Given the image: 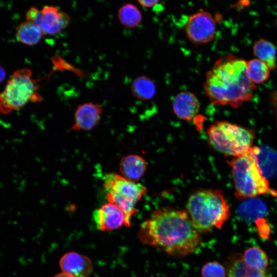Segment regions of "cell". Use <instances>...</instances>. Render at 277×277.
Wrapping results in <instances>:
<instances>
[{
  "instance_id": "obj_1",
  "label": "cell",
  "mask_w": 277,
  "mask_h": 277,
  "mask_svg": "<svg viewBox=\"0 0 277 277\" xmlns=\"http://www.w3.org/2000/svg\"><path fill=\"white\" fill-rule=\"evenodd\" d=\"M137 236L142 243L175 256L190 254L201 241L187 212L167 207L153 211L141 225Z\"/></svg>"
},
{
  "instance_id": "obj_2",
  "label": "cell",
  "mask_w": 277,
  "mask_h": 277,
  "mask_svg": "<svg viewBox=\"0 0 277 277\" xmlns=\"http://www.w3.org/2000/svg\"><path fill=\"white\" fill-rule=\"evenodd\" d=\"M247 62L232 54L219 58L206 74L204 91L214 105L241 106L256 88L247 74Z\"/></svg>"
},
{
  "instance_id": "obj_3",
  "label": "cell",
  "mask_w": 277,
  "mask_h": 277,
  "mask_svg": "<svg viewBox=\"0 0 277 277\" xmlns=\"http://www.w3.org/2000/svg\"><path fill=\"white\" fill-rule=\"evenodd\" d=\"M186 208L194 226L200 232L221 228L230 216L229 207L219 189L200 190L189 196Z\"/></svg>"
},
{
  "instance_id": "obj_4",
  "label": "cell",
  "mask_w": 277,
  "mask_h": 277,
  "mask_svg": "<svg viewBox=\"0 0 277 277\" xmlns=\"http://www.w3.org/2000/svg\"><path fill=\"white\" fill-rule=\"evenodd\" d=\"M260 148L252 147L246 153L228 162L231 170L235 195L239 199L254 197L270 189L259 164Z\"/></svg>"
},
{
  "instance_id": "obj_5",
  "label": "cell",
  "mask_w": 277,
  "mask_h": 277,
  "mask_svg": "<svg viewBox=\"0 0 277 277\" xmlns=\"http://www.w3.org/2000/svg\"><path fill=\"white\" fill-rule=\"evenodd\" d=\"M207 137L216 151L234 157L248 152L252 147L255 134L246 128L226 121H219L209 127Z\"/></svg>"
},
{
  "instance_id": "obj_6",
  "label": "cell",
  "mask_w": 277,
  "mask_h": 277,
  "mask_svg": "<svg viewBox=\"0 0 277 277\" xmlns=\"http://www.w3.org/2000/svg\"><path fill=\"white\" fill-rule=\"evenodd\" d=\"M37 83L30 69L23 68L15 71L0 92V112L7 114L22 108L30 102L41 101L42 97L37 92Z\"/></svg>"
},
{
  "instance_id": "obj_7",
  "label": "cell",
  "mask_w": 277,
  "mask_h": 277,
  "mask_svg": "<svg viewBox=\"0 0 277 277\" xmlns=\"http://www.w3.org/2000/svg\"><path fill=\"white\" fill-rule=\"evenodd\" d=\"M103 186L108 202L116 205L123 211L130 226L131 218L136 212L135 205L146 192V187L114 173L104 176Z\"/></svg>"
},
{
  "instance_id": "obj_8",
  "label": "cell",
  "mask_w": 277,
  "mask_h": 277,
  "mask_svg": "<svg viewBox=\"0 0 277 277\" xmlns=\"http://www.w3.org/2000/svg\"><path fill=\"white\" fill-rule=\"evenodd\" d=\"M26 19L37 26L44 35H53L66 28L70 17L53 6H45L41 10L31 7L26 13Z\"/></svg>"
},
{
  "instance_id": "obj_9",
  "label": "cell",
  "mask_w": 277,
  "mask_h": 277,
  "mask_svg": "<svg viewBox=\"0 0 277 277\" xmlns=\"http://www.w3.org/2000/svg\"><path fill=\"white\" fill-rule=\"evenodd\" d=\"M216 20L209 12L201 10L189 17L184 31L187 38L196 45L213 39L216 33Z\"/></svg>"
},
{
  "instance_id": "obj_10",
  "label": "cell",
  "mask_w": 277,
  "mask_h": 277,
  "mask_svg": "<svg viewBox=\"0 0 277 277\" xmlns=\"http://www.w3.org/2000/svg\"><path fill=\"white\" fill-rule=\"evenodd\" d=\"M93 221L101 231H111L123 225L130 226L123 211L116 205L107 203L93 213Z\"/></svg>"
},
{
  "instance_id": "obj_11",
  "label": "cell",
  "mask_w": 277,
  "mask_h": 277,
  "mask_svg": "<svg viewBox=\"0 0 277 277\" xmlns=\"http://www.w3.org/2000/svg\"><path fill=\"white\" fill-rule=\"evenodd\" d=\"M103 113L100 104L92 102L82 104L77 106L74 114L73 131H89L99 123Z\"/></svg>"
},
{
  "instance_id": "obj_12",
  "label": "cell",
  "mask_w": 277,
  "mask_h": 277,
  "mask_svg": "<svg viewBox=\"0 0 277 277\" xmlns=\"http://www.w3.org/2000/svg\"><path fill=\"white\" fill-rule=\"evenodd\" d=\"M60 265L63 272L74 277H88L93 270L91 261L75 252L64 254L60 260Z\"/></svg>"
},
{
  "instance_id": "obj_13",
  "label": "cell",
  "mask_w": 277,
  "mask_h": 277,
  "mask_svg": "<svg viewBox=\"0 0 277 277\" xmlns=\"http://www.w3.org/2000/svg\"><path fill=\"white\" fill-rule=\"evenodd\" d=\"M172 108L179 118L191 121L199 112L200 104L196 95L190 91L177 93L172 102Z\"/></svg>"
},
{
  "instance_id": "obj_14",
  "label": "cell",
  "mask_w": 277,
  "mask_h": 277,
  "mask_svg": "<svg viewBox=\"0 0 277 277\" xmlns=\"http://www.w3.org/2000/svg\"><path fill=\"white\" fill-rule=\"evenodd\" d=\"M146 169L145 160L137 154H129L123 157L119 164L121 175L134 182L143 176Z\"/></svg>"
},
{
  "instance_id": "obj_15",
  "label": "cell",
  "mask_w": 277,
  "mask_h": 277,
  "mask_svg": "<svg viewBox=\"0 0 277 277\" xmlns=\"http://www.w3.org/2000/svg\"><path fill=\"white\" fill-rule=\"evenodd\" d=\"M238 213L244 221L255 222L259 229L266 223L263 216L266 213V207L260 200L251 199L243 202L239 207Z\"/></svg>"
},
{
  "instance_id": "obj_16",
  "label": "cell",
  "mask_w": 277,
  "mask_h": 277,
  "mask_svg": "<svg viewBox=\"0 0 277 277\" xmlns=\"http://www.w3.org/2000/svg\"><path fill=\"white\" fill-rule=\"evenodd\" d=\"M253 52L258 59L266 64L270 70L275 69L276 48L270 42L262 38L258 40L253 44Z\"/></svg>"
},
{
  "instance_id": "obj_17",
  "label": "cell",
  "mask_w": 277,
  "mask_h": 277,
  "mask_svg": "<svg viewBox=\"0 0 277 277\" xmlns=\"http://www.w3.org/2000/svg\"><path fill=\"white\" fill-rule=\"evenodd\" d=\"M43 35L37 26L26 20L20 23L16 28V35L18 40L26 45L37 44Z\"/></svg>"
},
{
  "instance_id": "obj_18",
  "label": "cell",
  "mask_w": 277,
  "mask_h": 277,
  "mask_svg": "<svg viewBox=\"0 0 277 277\" xmlns=\"http://www.w3.org/2000/svg\"><path fill=\"white\" fill-rule=\"evenodd\" d=\"M130 88L133 95L141 100H150L156 93L154 83L145 75L136 77L133 81Z\"/></svg>"
},
{
  "instance_id": "obj_19",
  "label": "cell",
  "mask_w": 277,
  "mask_h": 277,
  "mask_svg": "<svg viewBox=\"0 0 277 277\" xmlns=\"http://www.w3.org/2000/svg\"><path fill=\"white\" fill-rule=\"evenodd\" d=\"M117 17L122 25L129 28L136 27L142 21L140 10L131 3L125 4L119 8Z\"/></svg>"
},
{
  "instance_id": "obj_20",
  "label": "cell",
  "mask_w": 277,
  "mask_h": 277,
  "mask_svg": "<svg viewBox=\"0 0 277 277\" xmlns=\"http://www.w3.org/2000/svg\"><path fill=\"white\" fill-rule=\"evenodd\" d=\"M270 69L262 61L254 58L247 63V74L250 81L254 84L266 81L270 75Z\"/></svg>"
},
{
  "instance_id": "obj_21",
  "label": "cell",
  "mask_w": 277,
  "mask_h": 277,
  "mask_svg": "<svg viewBox=\"0 0 277 277\" xmlns=\"http://www.w3.org/2000/svg\"><path fill=\"white\" fill-rule=\"evenodd\" d=\"M243 257L246 265L253 270H264L268 265L266 254L258 247L248 248L245 250Z\"/></svg>"
},
{
  "instance_id": "obj_22",
  "label": "cell",
  "mask_w": 277,
  "mask_h": 277,
  "mask_svg": "<svg viewBox=\"0 0 277 277\" xmlns=\"http://www.w3.org/2000/svg\"><path fill=\"white\" fill-rule=\"evenodd\" d=\"M253 270L246 265L241 255L235 254L230 258L227 274L228 277H248Z\"/></svg>"
},
{
  "instance_id": "obj_23",
  "label": "cell",
  "mask_w": 277,
  "mask_h": 277,
  "mask_svg": "<svg viewBox=\"0 0 277 277\" xmlns=\"http://www.w3.org/2000/svg\"><path fill=\"white\" fill-rule=\"evenodd\" d=\"M201 274L202 277H226L227 271L221 263L212 261L203 266Z\"/></svg>"
},
{
  "instance_id": "obj_24",
  "label": "cell",
  "mask_w": 277,
  "mask_h": 277,
  "mask_svg": "<svg viewBox=\"0 0 277 277\" xmlns=\"http://www.w3.org/2000/svg\"><path fill=\"white\" fill-rule=\"evenodd\" d=\"M159 1H138V3L146 8H151L157 5L159 3Z\"/></svg>"
},
{
  "instance_id": "obj_25",
  "label": "cell",
  "mask_w": 277,
  "mask_h": 277,
  "mask_svg": "<svg viewBox=\"0 0 277 277\" xmlns=\"http://www.w3.org/2000/svg\"><path fill=\"white\" fill-rule=\"evenodd\" d=\"M248 277H269V276L265 270H253Z\"/></svg>"
},
{
  "instance_id": "obj_26",
  "label": "cell",
  "mask_w": 277,
  "mask_h": 277,
  "mask_svg": "<svg viewBox=\"0 0 277 277\" xmlns=\"http://www.w3.org/2000/svg\"><path fill=\"white\" fill-rule=\"evenodd\" d=\"M6 72L4 69L0 66V83H1L6 77Z\"/></svg>"
},
{
  "instance_id": "obj_27",
  "label": "cell",
  "mask_w": 277,
  "mask_h": 277,
  "mask_svg": "<svg viewBox=\"0 0 277 277\" xmlns=\"http://www.w3.org/2000/svg\"><path fill=\"white\" fill-rule=\"evenodd\" d=\"M54 277H74V276L70 275V274H68L65 272H63L55 275Z\"/></svg>"
},
{
  "instance_id": "obj_28",
  "label": "cell",
  "mask_w": 277,
  "mask_h": 277,
  "mask_svg": "<svg viewBox=\"0 0 277 277\" xmlns=\"http://www.w3.org/2000/svg\"><path fill=\"white\" fill-rule=\"evenodd\" d=\"M276 27H277V19H276Z\"/></svg>"
}]
</instances>
